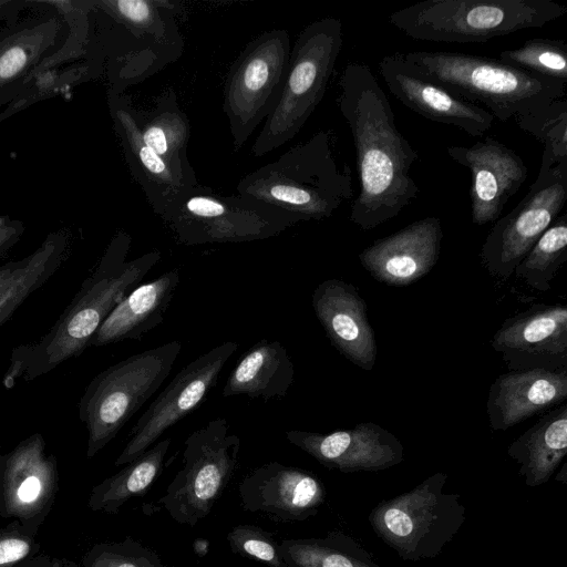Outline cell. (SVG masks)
Listing matches in <instances>:
<instances>
[{"instance_id": "17", "label": "cell", "mask_w": 567, "mask_h": 567, "mask_svg": "<svg viewBox=\"0 0 567 567\" xmlns=\"http://www.w3.org/2000/svg\"><path fill=\"white\" fill-rule=\"evenodd\" d=\"M238 493L245 511L282 523L303 522L317 515L327 496L317 475L275 461L247 473Z\"/></svg>"}, {"instance_id": "27", "label": "cell", "mask_w": 567, "mask_h": 567, "mask_svg": "<svg viewBox=\"0 0 567 567\" xmlns=\"http://www.w3.org/2000/svg\"><path fill=\"white\" fill-rule=\"evenodd\" d=\"M507 454L527 486L547 483L567 455V405L543 415L508 445Z\"/></svg>"}, {"instance_id": "13", "label": "cell", "mask_w": 567, "mask_h": 567, "mask_svg": "<svg viewBox=\"0 0 567 567\" xmlns=\"http://www.w3.org/2000/svg\"><path fill=\"white\" fill-rule=\"evenodd\" d=\"M237 349V342L224 341L178 371L132 427L114 465H125L141 456L164 432L198 408Z\"/></svg>"}, {"instance_id": "38", "label": "cell", "mask_w": 567, "mask_h": 567, "mask_svg": "<svg viewBox=\"0 0 567 567\" xmlns=\"http://www.w3.org/2000/svg\"><path fill=\"white\" fill-rule=\"evenodd\" d=\"M32 52V47L23 41H13L0 49V86L25 71L34 56Z\"/></svg>"}, {"instance_id": "28", "label": "cell", "mask_w": 567, "mask_h": 567, "mask_svg": "<svg viewBox=\"0 0 567 567\" xmlns=\"http://www.w3.org/2000/svg\"><path fill=\"white\" fill-rule=\"evenodd\" d=\"M171 443V439L157 441L121 471L95 485L87 507L93 512L116 514L128 499L145 494L163 472Z\"/></svg>"}, {"instance_id": "33", "label": "cell", "mask_w": 567, "mask_h": 567, "mask_svg": "<svg viewBox=\"0 0 567 567\" xmlns=\"http://www.w3.org/2000/svg\"><path fill=\"white\" fill-rule=\"evenodd\" d=\"M498 60L529 73L567 83V43L530 39L517 49L501 51Z\"/></svg>"}, {"instance_id": "19", "label": "cell", "mask_w": 567, "mask_h": 567, "mask_svg": "<svg viewBox=\"0 0 567 567\" xmlns=\"http://www.w3.org/2000/svg\"><path fill=\"white\" fill-rule=\"evenodd\" d=\"M446 153L472 176L471 217L475 225L496 221L527 177V166L512 148L492 136L472 146H447Z\"/></svg>"}, {"instance_id": "34", "label": "cell", "mask_w": 567, "mask_h": 567, "mask_svg": "<svg viewBox=\"0 0 567 567\" xmlns=\"http://www.w3.org/2000/svg\"><path fill=\"white\" fill-rule=\"evenodd\" d=\"M517 126L544 144L542 158L551 164L567 159V102L549 105L515 118Z\"/></svg>"}, {"instance_id": "12", "label": "cell", "mask_w": 567, "mask_h": 567, "mask_svg": "<svg viewBox=\"0 0 567 567\" xmlns=\"http://www.w3.org/2000/svg\"><path fill=\"white\" fill-rule=\"evenodd\" d=\"M567 200V159L551 164L542 158L539 173L524 198L494 221L481 260L487 272L507 280L543 233L559 216Z\"/></svg>"}, {"instance_id": "31", "label": "cell", "mask_w": 567, "mask_h": 567, "mask_svg": "<svg viewBox=\"0 0 567 567\" xmlns=\"http://www.w3.org/2000/svg\"><path fill=\"white\" fill-rule=\"evenodd\" d=\"M566 261L567 214L563 213L543 233L513 274L532 289L545 292L551 289L556 275Z\"/></svg>"}, {"instance_id": "41", "label": "cell", "mask_w": 567, "mask_h": 567, "mask_svg": "<svg viewBox=\"0 0 567 567\" xmlns=\"http://www.w3.org/2000/svg\"><path fill=\"white\" fill-rule=\"evenodd\" d=\"M17 265H18V261L9 262V264L0 266V290L10 279Z\"/></svg>"}, {"instance_id": "30", "label": "cell", "mask_w": 567, "mask_h": 567, "mask_svg": "<svg viewBox=\"0 0 567 567\" xmlns=\"http://www.w3.org/2000/svg\"><path fill=\"white\" fill-rule=\"evenodd\" d=\"M290 567H380L355 539L339 530L320 538H291L279 544Z\"/></svg>"}, {"instance_id": "16", "label": "cell", "mask_w": 567, "mask_h": 567, "mask_svg": "<svg viewBox=\"0 0 567 567\" xmlns=\"http://www.w3.org/2000/svg\"><path fill=\"white\" fill-rule=\"evenodd\" d=\"M378 66L392 95L421 116L454 125L474 137L483 136L491 128L494 116L486 109L435 83L403 53L384 55Z\"/></svg>"}, {"instance_id": "2", "label": "cell", "mask_w": 567, "mask_h": 567, "mask_svg": "<svg viewBox=\"0 0 567 567\" xmlns=\"http://www.w3.org/2000/svg\"><path fill=\"white\" fill-rule=\"evenodd\" d=\"M131 236L118 231L92 274L83 281L71 303L50 331L38 342L22 346L11 354L4 375L9 386L13 379L32 380L80 355L114 308L137 286L161 260L152 250L126 260Z\"/></svg>"}, {"instance_id": "29", "label": "cell", "mask_w": 567, "mask_h": 567, "mask_svg": "<svg viewBox=\"0 0 567 567\" xmlns=\"http://www.w3.org/2000/svg\"><path fill=\"white\" fill-rule=\"evenodd\" d=\"M68 247L65 234L52 233L34 252L18 261L10 279L0 290V327L61 267Z\"/></svg>"}, {"instance_id": "10", "label": "cell", "mask_w": 567, "mask_h": 567, "mask_svg": "<svg viewBox=\"0 0 567 567\" xmlns=\"http://www.w3.org/2000/svg\"><path fill=\"white\" fill-rule=\"evenodd\" d=\"M240 439L224 417L208 421L184 442L182 467L159 497L178 524L195 526L208 516L234 476Z\"/></svg>"}, {"instance_id": "40", "label": "cell", "mask_w": 567, "mask_h": 567, "mask_svg": "<svg viewBox=\"0 0 567 567\" xmlns=\"http://www.w3.org/2000/svg\"><path fill=\"white\" fill-rule=\"evenodd\" d=\"M66 558L53 557L50 555H37L18 567H66Z\"/></svg>"}, {"instance_id": "11", "label": "cell", "mask_w": 567, "mask_h": 567, "mask_svg": "<svg viewBox=\"0 0 567 567\" xmlns=\"http://www.w3.org/2000/svg\"><path fill=\"white\" fill-rule=\"evenodd\" d=\"M290 38L285 29L266 31L233 62L224 86L223 109L234 151L238 152L275 107L287 73Z\"/></svg>"}, {"instance_id": "42", "label": "cell", "mask_w": 567, "mask_h": 567, "mask_svg": "<svg viewBox=\"0 0 567 567\" xmlns=\"http://www.w3.org/2000/svg\"><path fill=\"white\" fill-rule=\"evenodd\" d=\"M194 551L198 556H205L208 553L209 542L204 538H197L193 545Z\"/></svg>"}, {"instance_id": "18", "label": "cell", "mask_w": 567, "mask_h": 567, "mask_svg": "<svg viewBox=\"0 0 567 567\" xmlns=\"http://www.w3.org/2000/svg\"><path fill=\"white\" fill-rule=\"evenodd\" d=\"M285 435L324 467L342 473L377 472L403 461L400 440L373 422L331 433L289 430Z\"/></svg>"}, {"instance_id": "25", "label": "cell", "mask_w": 567, "mask_h": 567, "mask_svg": "<svg viewBox=\"0 0 567 567\" xmlns=\"http://www.w3.org/2000/svg\"><path fill=\"white\" fill-rule=\"evenodd\" d=\"M135 115L146 145L164 159L184 185H197L198 181L187 157L190 123L178 105L174 89L165 90L150 110L136 111Z\"/></svg>"}, {"instance_id": "32", "label": "cell", "mask_w": 567, "mask_h": 567, "mask_svg": "<svg viewBox=\"0 0 567 567\" xmlns=\"http://www.w3.org/2000/svg\"><path fill=\"white\" fill-rule=\"evenodd\" d=\"M105 12L152 44L163 45L174 27L164 19L167 1L104 0L95 2Z\"/></svg>"}, {"instance_id": "45", "label": "cell", "mask_w": 567, "mask_h": 567, "mask_svg": "<svg viewBox=\"0 0 567 567\" xmlns=\"http://www.w3.org/2000/svg\"><path fill=\"white\" fill-rule=\"evenodd\" d=\"M7 3H8V2H6V1H0V8H1L2 6H4V4H7Z\"/></svg>"}, {"instance_id": "43", "label": "cell", "mask_w": 567, "mask_h": 567, "mask_svg": "<svg viewBox=\"0 0 567 567\" xmlns=\"http://www.w3.org/2000/svg\"><path fill=\"white\" fill-rule=\"evenodd\" d=\"M66 567H84L81 563H75L73 560L66 559Z\"/></svg>"}, {"instance_id": "20", "label": "cell", "mask_w": 567, "mask_h": 567, "mask_svg": "<svg viewBox=\"0 0 567 567\" xmlns=\"http://www.w3.org/2000/svg\"><path fill=\"white\" fill-rule=\"evenodd\" d=\"M442 238L441 219L425 217L375 240L359 254V259L377 281L408 286L435 266Z\"/></svg>"}, {"instance_id": "5", "label": "cell", "mask_w": 567, "mask_h": 567, "mask_svg": "<svg viewBox=\"0 0 567 567\" xmlns=\"http://www.w3.org/2000/svg\"><path fill=\"white\" fill-rule=\"evenodd\" d=\"M567 13L550 0H425L392 12L389 22L414 40L482 43L543 28Z\"/></svg>"}, {"instance_id": "9", "label": "cell", "mask_w": 567, "mask_h": 567, "mask_svg": "<svg viewBox=\"0 0 567 567\" xmlns=\"http://www.w3.org/2000/svg\"><path fill=\"white\" fill-rule=\"evenodd\" d=\"M161 218L186 246L264 240L300 221L264 203L216 194L199 183L182 189Z\"/></svg>"}, {"instance_id": "14", "label": "cell", "mask_w": 567, "mask_h": 567, "mask_svg": "<svg viewBox=\"0 0 567 567\" xmlns=\"http://www.w3.org/2000/svg\"><path fill=\"white\" fill-rule=\"evenodd\" d=\"M59 488L58 462L40 433L0 453V517L38 534Z\"/></svg>"}, {"instance_id": "15", "label": "cell", "mask_w": 567, "mask_h": 567, "mask_svg": "<svg viewBox=\"0 0 567 567\" xmlns=\"http://www.w3.org/2000/svg\"><path fill=\"white\" fill-rule=\"evenodd\" d=\"M492 347L511 371L567 370V308L535 305L507 318Z\"/></svg>"}, {"instance_id": "36", "label": "cell", "mask_w": 567, "mask_h": 567, "mask_svg": "<svg viewBox=\"0 0 567 567\" xmlns=\"http://www.w3.org/2000/svg\"><path fill=\"white\" fill-rule=\"evenodd\" d=\"M226 539L234 554L265 563L269 567H290L280 555L279 544L260 527L239 524L227 534Z\"/></svg>"}, {"instance_id": "24", "label": "cell", "mask_w": 567, "mask_h": 567, "mask_svg": "<svg viewBox=\"0 0 567 567\" xmlns=\"http://www.w3.org/2000/svg\"><path fill=\"white\" fill-rule=\"evenodd\" d=\"M111 110L131 174L161 217L176 195L189 186L184 185L164 159L146 145L137 125L136 110L127 99L113 97Z\"/></svg>"}, {"instance_id": "8", "label": "cell", "mask_w": 567, "mask_h": 567, "mask_svg": "<svg viewBox=\"0 0 567 567\" xmlns=\"http://www.w3.org/2000/svg\"><path fill=\"white\" fill-rule=\"evenodd\" d=\"M447 475L437 472L411 491L381 501L369 514L375 535L403 560L439 556L463 526L461 495L444 492Z\"/></svg>"}, {"instance_id": "6", "label": "cell", "mask_w": 567, "mask_h": 567, "mask_svg": "<svg viewBox=\"0 0 567 567\" xmlns=\"http://www.w3.org/2000/svg\"><path fill=\"white\" fill-rule=\"evenodd\" d=\"M343 43L340 19L326 17L308 24L290 51L279 99L251 146L255 157L292 140L324 96Z\"/></svg>"}, {"instance_id": "39", "label": "cell", "mask_w": 567, "mask_h": 567, "mask_svg": "<svg viewBox=\"0 0 567 567\" xmlns=\"http://www.w3.org/2000/svg\"><path fill=\"white\" fill-rule=\"evenodd\" d=\"M23 233L20 221H8L0 227V259L18 243Z\"/></svg>"}, {"instance_id": "37", "label": "cell", "mask_w": 567, "mask_h": 567, "mask_svg": "<svg viewBox=\"0 0 567 567\" xmlns=\"http://www.w3.org/2000/svg\"><path fill=\"white\" fill-rule=\"evenodd\" d=\"M37 534L12 520L0 528V567H18L39 555Z\"/></svg>"}, {"instance_id": "3", "label": "cell", "mask_w": 567, "mask_h": 567, "mask_svg": "<svg viewBox=\"0 0 567 567\" xmlns=\"http://www.w3.org/2000/svg\"><path fill=\"white\" fill-rule=\"evenodd\" d=\"M236 189L300 221L321 220L353 197L352 169L337 152L334 132L321 130L245 175Z\"/></svg>"}, {"instance_id": "23", "label": "cell", "mask_w": 567, "mask_h": 567, "mask_svg": "<svg viewBox=\"0 0 567 567\" xmlns=\"http://www.w3.org/2000/svg\"><path fill=\"white\" fill-rule=\"evenodd\" d=\"M179 281V271L174 268L152 281L137 286L104 320L90 346L102 347L126 340L140 341L164 321Z\"/></svg>"}, {"instance_id": "1", "label": "cell", "mask_w": 567, "mask_h": 567, "mask_svg": "<svg viewBox=\"0 0 567 567\" xmlns=\"http://www.w3.org/2000/svg\"><path fill=\"white\" fill-rule=\"evenodd\" d=\"M338 87L337 105L351 132L359 177L349 219L367 231L396 217L419 196L410 174L419 153L396 128L388 96L368 64L348 62Z\"/></svg>"}, {"instance_id": "44", "label": "cell", "mask_w": 567, "mask_h": 567, "mask_svg": "<svg viewBox=\"0 0 567 567\" xmlns=\"http://www.w3.org/2000/svg\"><path fill=\"white\" fill-rule=\"evenodd\" d=\"M9 220L4 217H0V227H2L3 225H6Z\"/></svg>"}, {"instance_id": "35", "label": "cell", "mask_w": 567, "mask_h": 567, "mask_svg": "<svg viewBox=\"0 0 567 567\" xmlns=\"http://www.w3.org/2000/svg\"><path fill=\"white\" fill-rule=\"evenodd\" d=\"M80 563L84 567H167L156 551L132 537L96 543Z\"/></svg>"}, {"instance_id": "26", "label": "cell", "mask_w": 567, "mask_h": 567, "mask_svg": "<svg viewBox=\"0 0 567 567\" xmlns=\"http://www.w3.org/2000/svg\"><path fill=\"white\" fill-rule=\"evenodd\" d=\"M293 378L295 367L287 349L280 341L262 339L239 358L221 394L265 401L281 399L287 395Z\"/></svg>"}, {"instance_id": "22", "label": "cell", "mask_w": 567, "mask_h": 567, "mask_svg": "<svg viewBox=\"0 0 567 567\" xmlns=\"http://www.w3.org/2000/svg\"><path fill=\"white\" fill-rule=\"evenodd\" d=\"M567 370L509 371L491 384L486 401L489 426L506 431L528 417L563 403Z\"/></svg>"}, {"instance_id": "7", "label": "cell", "mask_w": 567, "mask_h": 567, "mask_svg": "<svg viewBox=\"0 0 567 567\" xmlns=\"http://www.w3.org/2000/svg\"><path fill=\"white\" fill-rule=\"evenodd\" d=\"M181 351L179 341H169L127 357L92 379L79 401L87 458L103 450L158 390Z\"/></svg>"}, {"instance_id": "4", "label": "cell", "mask_w": 567, "mask_h": 567, "mask_svg": "<svg viewBox=\"0 0 567 567\" xmlns=\"http://www.w3.org/2000/svg\"><path fill=\"white\" fill-rule=\"evenodd\" d=\"M403 55L451 93L483 103L501 122L540 110L566 95L565 83L494 58L446 51H412Z\"/></svg>"}, {"instance_id": "21", "label": "cell", "mask_w": 567, "mask_h": 567, "mask_svg": "<svg viewBox=\"0 0 567 567\" xmlns=\"http://www.w3.org/2000/svg\"><path fill=\"white\" fill-rule=\"evenodd\" d=\"M311 302L331 344L353 364L372 370L377 359L374 330L357 288L341 279H327L316 287Z\"/></svg>"}]
</instances>
